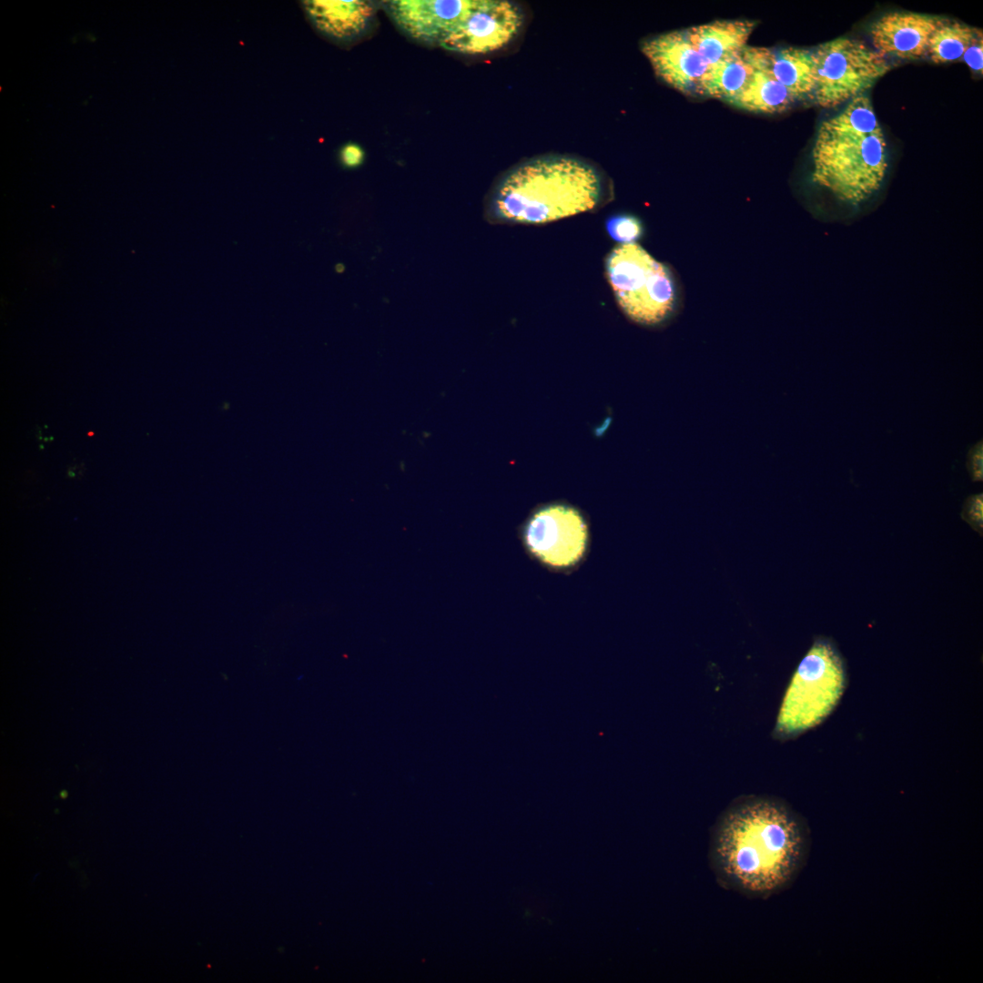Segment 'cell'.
<instances>
[{
	"label": "cell",
	"mask_w": 983,
	"mask_h": 983,
	"mask_svg": "<svg viewBox=\"0 0 983 983\" xmlns=\"http://www.w3.org/2000/svg\"><path fill=\"white\" fill-rule=\"evenodd\" d=\"M606 230L610 237L621 244L635 243L643 235L642 222L629 214H619L606 220Z\"/></svg>",
	"instance_id": "cell-18"
},
{
	"label": "cell",
	"mask_w": 983,
	"mask_h": 983,
	"mask_svg": "<svg viewBox=\"0 0 983 983\" xmlns=\"http://www.w3.org/2000/svg\"><path fill=\"white\" fill-rule=\"evenodd\" d=\"M761 47L745 46L736 54L710 65L697 87V93L728 101L738 95L750 80Z\"/></svg>",
	"instance_id": "cell-14"
},
{
	"label": "cell",
	"mask_w": 983,
	"mask_h": 983,
	"mask_svg": "<svg viewBox=\"0 0 983 983\" xmlns=\"http://www.w3.org/2000/svg\"><path fill=\"white\" fill-rule=\"evenodd\" d=\"M364 153L360 147L356 144H346L340 150V161L348 167H355L361 164Z\"/></svg>",
	"instance_id": "cell-22"
},
{
	"label": "cell",
	"mask_w": 983,
	"mask_h": 983,
	"mask_svg": "<svg viewBox=\"0 0 983 983\" xmlns=\"http://www.w3.org/2000/svg\"><path fill=\"white\" fill-rule=\"evenodd\" d=\"M843 659L832 643L817 639L800 662L786 689L774 729L786 740L822 723L846 687Z\"/></svg>",
	"instance_id": "cell-4"
},
{
	"label": "cell",
	"mask_w": 983,
	"mask_h": 983,
	"mask_svg": "<svg viewBox=\"0 0 983 983\" xmlns=\"http://www.w3.org/2000/svg\"><path fill=\"white\" fill-rule=\"evenodd\" d=\"M812 53L816 66L813 95L823 107H835L863 95L891 68L887 57L852 38L823 43Z\"/></svg>",
	"instance_id": "cell-6"
},
{
	"label": "cell",
	"mask_w": 983,
	"mask_h": 983,
	"mask_svg": "<svg viewBox=\"0 0 983 983\" xmlns=\"http://www.w3.org/2000/svg\"><path fill=\"white\" fill-rule=\"evenodd\" d=\"M608 194L603 174L588 161L551 154L524 160L497 180L487 216L503 223L542 224L590 211Z\"/></svg>",
	"instance_id": "cell-2"
},
{
	"label": "cell",
	"mask_w": 983,
	"mask_h": 983,
	"mask_svg": "<svg viewBox=\"0 0 983 983\" xmlns=\"http://www.w3.org/2000/svg\"><path fill=\"white\" fill-rule=\"evenodd\" d=\"M312 28L326 40L341 47L351 46L372 30L378 11L375 2L361 0L299 1Z\"/></svg>",
	"instance_id": "cell-10"
},
{
	"label": "cell",
	"mask_w": 983,
	"mask_h": 983,
	"mask_svg": "<svg viewBox=\"0 0 983 983\" xmlns=\"http://www.w3.org/2000/svg\"><path fill=\"white\" fill-rule=\"evenodd\" d=\"M983 444L980 440L975 445H973L968 452L967 459V468L970 474L972 481H981L983 475Z\"/></svg>",
	"instance_id": "cell-21"
},
{
	"label": "cell",
	"mask_w": 983,
	"mask_h": 983,
	"mask_svg": "<svg viewBox=\"0 0 983 983\" xmlns=\"http://www.w3.org/2000/svg\"><path fill=\"white\" fill-rule=\"evenodd\" d=\"M982 493L969 496L964 503L962 518L977 532H982Z\"/></svg>",
	"instance_id": "cell-19"
},
{
	"label": "cell",
	"mask_w": 983,
	"mask_h": 983,
	"mask_svg": "<svg viewBox=\"0 0 983 983\" xmlns=\"http://www.w3.org/2000/svg\"><path fill=\"white\" fill-rule=\"evenodd\" d=\"M983 37L982 30L979 29L970 46L965 51L961 61H964L973 71L982 74L983 69Z\"/></svg>",
	"instance_id": "cell-20"
},
{
	"label": "cell",
	"mask_w": 983,
	"mask_h": 983,
	"mask_svg": "<svg viewBox=\"0 0 983 983\" xmlns=\"http://www.w3.org/2000/svg\"><path fill=\"white\" fill-rule=\"evenodd\" d=\"M525 20L522 6L508 0H472L468 12L440 47L463 55H486L509 46Z\"/></svg>",
	"instance_id": "cell-7"
},
{
	"label": "cell",
	"mask_w": 983,
	"mask_h": 983,
	"mask_svg": "<svg viewBox=\"0 0 983 983\" xmlns=\"http://www.w3.org/2000/svg\"><path fill=\"white\" fill-rule=\"evenodd\" d=\"M605 271L619 307L634 322L656 326L674 313L678 289L671 269L638 244L615 247L606 258Z\"/></svg>",
	"instance_id": "cell-5"
},
{
	"label": "cell",
	"mask_w": 983,
	"mask_h": 983,
	"mask_svg": "<svg viewBox=\"0 0 983 983\" xmlns=\"http://www.w3.org/2000/svg\"><path fill=\"white\" fill-rule=\"evenodd\" d=\"M768 67L795 99L813 94L816 66L812 50L796 47L770 49Z\"/></svg>",
	"instance_id": "cell-16"
},
{
	"label": "cell",
	"mask_w": 983,
	"mask_h": 983,
	"mask_svg": "<svg viewBox=\"0 0 983 983\" xmlns=\"http://www.w3.org/2000/svg\"><path fill=\"white\" fill-rule=\"evenodd\" d=\"M813 180L839 199L858 204L880 187L887 143L869 98L858 96L823 121L812 151Z\"/></svg>",
	"instance_id": "cell-3"
},
{
	"label": "cell",
	"mask_w": 983,
	"mask_h": 983,
	"mask_svg": "<svg viewBox=\"0 0 983 983\" xmlns=\"http://www.w3.org/2000/svg\"><path fill=\"white\" fill-rule=\"evenodd\" d=\"M641 50L664 82L684 94L697 92L709 65L694 48L685 30L647 38Z\"/></svg>",
	"instance_id": "cell-11"
},
{
	"label": "cell",
	"mask_w": 983,
	"mask_h": 983,
	"mask_svg": "<svg viewBox=\"0 0 983 983\" xmlns=\"http://www.w3.org/2000/svg\"><path fill=\"white\" fill-rule=\"evenodd\" d=\"M979 29L941 18L932 33L927 56L936 64L960 60Z\"/></svg>",
	"instance_id": "cell-17"
},
{
	"label": "cell",
	"mask_w": 983,
	"mask_h": 983,
	"mask_svg": "<svg viewBox=\"0 0 983 983\" xmlns=\"http://www.w3.org/2000/svg\"><path fill=\"white\" fill-rule=\"evenodd\" d=\"M769 48L761 47L755 69L744 89L727 102L737 107L762 113L786 110L796 100L768 67Z\"/></svg>",
	"instance_id": "cell-15"
},
{
	"label": "cell",
	"mask_w": 983,
	"mask_h": 983,
	"mask_svg": "<svg viewBox=\"0 0 983 983\" xmlns=\"http://www.w3.org/2000/svg\"><path fill=\"white\" fill-rule=\"evenodd\" d=\"M523 539L528 550L542 562L571 567L584 554L588 533L582 514L565 504L536 511L526 522Z\"/></svg>",
	"instance_id": "cell-8"
},
{
	"label": "cell",
	"mask_w": 983,
	"mask_h": 983,
	"mask_svg": "<svg viewBox=\"0 0 983 983\" xmlns=\"http://www.w3.org/2000/svg\"><path fill=\"white\" fill-rule=\"evenodd\" d=\"M756 23L746 19L715 20L685 29L687 37L707 64H716L741 51Z\"/></svg>",
	"instance_id": "cell-13"
},
{
	"label": "cell",
	"mask_w": 983,
	"mask_h": 983,
	"mask_svg": "<svg viewBox=\"0 0 983 983\" xmlns=\"http://www.w3.org/2000/svg\"><path fill=\"white\" fill-rule=\"evenodd\" d=\"M472 0H392L382 2L387 15L409 38L441 46L455 30Z\"/></svg>",
	"instance_id": "cell-9"
},
{
	"label": "cell",
	"mask_w": 983,
	"mask_h": 983,
	"mask_svg": "<svg viewBox=\"0 0 983 983\" xmlns=\"http://www.w3.org/2000/svg\"><path fill=\"white\" fill-rule=\"evenodd\" d=\"M939 17L912 12L884 15L870 28L874 49L884 56L904 60L927 56L929 38Z\"/></svg>",
	"instance_id": "cell-12"
},
{
	"label": "cell",
	"mask_w": 983,
	"mask_h": 983,
	"mask_svg": "<svg viewBox=\"0 0 983 983\" xmlns=\"http://www.w3.org/2000/svg\"><path fill=\"white\" fill-rule=\"evenodd\" d=\"M811 844L806 821L787 803L768 796H741L711 828L709 866L721 887L767 899L797 879Z\"/></svg>",
	"instance_id": "cell-1"
}]
</instances>
